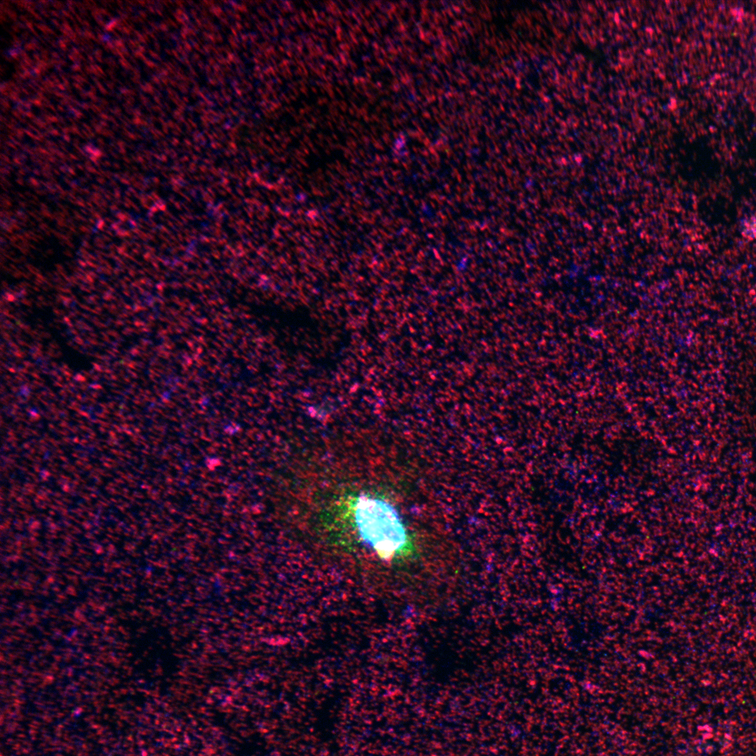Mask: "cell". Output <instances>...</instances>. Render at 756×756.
<instances>
[{
	"label": "cell",
	"instance_id": "cell-1",
	"mask_svg": "<svg viewBox=\"0 0 756 756\" xmlns=\"http://www.w3.org/2000/svg\"><path fill=\"white\" fill-rule=\"evenodd\" d=\"M360 536L383 559L402 553L407 542L403 525L396 510L386 501L360 497L354 507Z\"/></svg>",
	"mask_w": 756,
	"mask_h": 756
}]
</instances>
